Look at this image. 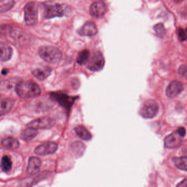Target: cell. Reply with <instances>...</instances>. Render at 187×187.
I'll use <instances>...</instances> for the list:
<instances>
[{"mask_svg":"<svg viewBox=\"0 0 187 187\" xmlns=\"http://www.w3.org/2000/svg\"><path fill=\"white\" fill-rule=\"evenodd\" d=\"M41 161L38 157L32 156L29 158L27 166L28 174L30 175H35L40 171L41 166Z\"/></svg>","mask_w":187,"mask_h":187,"instance_id":"14","label":"cell"},{"mask_svg":"<svg viewBox=\"0 0 187 187\" xmlns=\"http://www.w3.org/2000/svg\"><path fill=\"white\" fill-rule=\"evenodd\" d=\"M177 37L179 40L180 41H185L187 39V34L185 31L182 29V28H178L177 30Z\"/></svg>","mask_w":187,"mask_h":187,"instance_id":"27","label":"cell"},{"mask_svg":"<svg viewBox=\"0 0 187 187\" xmlns=\"http://www.w3.org/2000/svg\"><path fill=\"white\" fill-rule=\"evenodd\" d=\"M14 5V1H11L6 3H5L3 5H1V12L3 13V12H6L8 11L10 9L12 8Z\"/></svg>","mask_w":187,"mask_h":187,"instance_id":"26","label":"cell"},{"mask_svg":"<svg viewBox=\"0 0 187 187\" xmlns=\"http://www.w3.org/2000/svg\"><path fill=\"white\" fill-rule=\"evenodd\" d=\"M99 1H105V0H99Z\"/></svg>","mask_w":187,"mask_h":187,"instance_id":"32","label":"cell"},{"mask_svg":"<svg viewBox=\"0 0 187 187\" xmlns=\"http://www.w3.org/2000/svg\"><path fill=\"white\" fill-rule=\"evenodd\" d=\"M1 61L7 62L12 56L13 51L10 46L3 42L1 43Z\"/></svg>","mask_w":187,"mask_h":187,"instance_id":"16","label":"cell"},{"mask_svg":"<svg viewBox=\"0 0 187 187\" xmlns=\"http://www.w3.org/2000/svg\"><path fill=\"white\" fill-rule=\"evenodd\" d=\"M74 131L77 136L83 140L90 141L92 139V134L84 126H77L75 128Z\"/></svg>","mask_w":187,"mask_h":187,"instance_id":"20","label":"cell"},{"mask_svg":"<svg viewBox=\"0 0 187 187\" xmlns=\"http://www.w3.org/2000/svg\"><path fill=\"white\" fill-rule=\"evenodd\" d=\"M38 135V130L33 128L27 127V128L23 130L20 134V138L25 142L31 141Z\"/></svg>","mask_w":187,"mask_h":187,"instance_id":"18","label":"cell"},{"mask_svg":"<svg viewBox=\"0 0 187 187\" xmlns=\"http://www.w3.org/2000/svg\"><path fill=\"white\" fill-rule=\"evenodd\" d=\"M51 98L57 102L60 106L64 108L69 112L73 106L75 101L78 99V97L70 96L62 92H52L50 95Z\"/></svg>","mask_w":187,"mask_h":187,"instance_id":"4","label":"cell"},{"mask_svg":"<svg viewBox=\"0 0 187 187\" xmlns=\"http://www.w3.org/2000/svg\"><path fill=\"white\" fill-rule=\"evenodd\" d=\"M105 65V60L102 53L99 51L93 54L89 59L87 68L92 71H99L103 69Z\"/></svg>","mask_w":187,"mask_h":187,"instance_id":"8","label":"cell"},{"mask_svg":"<svg viewBox=\"0 0 187 187\" xmlns=\"http://www.w3.org/2000/svg\"><path fill=\"white\" fill-rule=\"evenodd\" d=\"M71 149L75 155L77 156H81L85 151L86 147L81 142H75L71 145Z\"/></svg>","mask_w":187,"mask_h":187,"instance_id":"23","label":"cell"},{"mask_svg":"<svg viewBox=\"0 0 187 187\" xmlns=\"http://www.w3.org/2000/svg\"><path fill=\"white\" fill-rule=\"evenodd\" d=\"M1 144L3 147L9 150L17 149L20 146V143L18 139L12 137H8L3 139Z\"/></svg>","mask_w":187,"mask_h":187,"instance_id":"17","label":"cell"},{"mask_svg":"<svg viewBox=\"0 0 187 187\" xmlns=\"http://www.w3.org/2000/svg\"><path fill=\"white\" fill-rule=\"evenodd\" d=\"M77 33L82 36H93L98 33V30L94 23L87 22L77 30Z\"/></svg>","mask_w":187,"mask_h":187,"instance_id":"13","label":"cell"},{"mask_svg":"<svg viewBox=\"0 0 187 187\" xmlns=\"http://www.w3.org/2000/svg\"><path fill=\"white\" fill-rule=\"evenodd\" d=\"M158 105L154 100L150 99L143 103L139 110V114L145 119L153 118L158 112Z\"/></svg>","mask_w":187,"mask_h":187,"instance_id":"6","label":"cell"},{"mask_svg":"<svg viewBox=\"0 0 187 187\" xmlns=\"http://www.w3.org/2000/svg\"><path fill=\"white\" fill-rule=\"evenodd\" d=\"M90 53L87 49H84L83 51H81L78 54L76 61L78 64L80 65H84L86 64L87 62H88L90 59Z\"/></svg>","mask_w":187,"mask_h":187,"instance_id":"24","label":"cell"},{"mask_svg":"<svg viewBox=\"0 0 187 187\" xmlns=\"http://www.w3.org/2000/svg\"><path fill=\"white\" fill-rule=\"evenodd\" d=\"M177 186V187H187V179H184V180H183L182 182L179 183Z\"/></svg>","mask_w":187,"mask_h":187,"instance_id":"30","label":"cell"},{"mask_svg":"<svg viewBox=\"0 0 187 187\" xmlns=\"http://www.w3.org/2000/svg\"><path fill=\"white\" fill-rule=\"evenodd\" d=\"M177 132H178V133L180 134V136L182 137H184L186 134V130L185 129V128L183 127L178 128V129L177 130Z\"/></svg>","mask_w":187,"mask_h":187,"instance_id":"29","label":"cell"},{"mask_svg":"<svg viewBox=\"0 0 187 187\" xmlns=\"http://www.w3.org/2000/svg\"><path fill=\"white\" fill-rule=\"evenodd\" d=\"M178 74L181 76L187 79V66L185 65H182L180 66L178 69Z\"/></svg>","mask_w":187,"mask_h":187,"instance_id":"28","label":"cell"},{"mask_svg":"<svg viewBox=\"0 0 187 187\" xmlns=\"http://www.w3.org/2000/svg\"><path fill=\"white\" fill-rule=\"evenodd\" d=\"M15 91L19 97L24 99L38 97L41 93L39 85L31 81L18 82L15 87Z\"/></svg>","mask_w":187,"mask_h":187,"instance_id":"1","label":"cell"},{"mask_svg":"<svg viewBox=\"0 0 187 187\" xmlns=\"http://www.w3.org/2000/svg\"><path fill=\"white\" fill-rule=\"evenodd\" d=\"M57 149V143L53 142H49L38 146L34 150V153L37 155L45 156L55 153Z\"/></svg>","mask_w":187,"mask_h":187,"instance_id":"9","label":"cell"},{"mask_svg":"<svg viewBox=\"0 0 187 187\" xmlns=\"http://www.w3.org/2000/svg\"><path fill=\"white\" fill-rule=\"evenodd\" d=\"M8 72V70L7 69H3V70H2V74L3 75H6Z\"/></svg>","mask_w":187,"mask_h":187,"instance_id":"31","label":"cell"},{"mask_svg":"<svg viewBox=\"0 0 187 187\" xmlns=\"http://www.w3.org/2000/svg\"><path fill=\"white\" fill-rule=\"evenodd\" d=\"M1 168L3 172L8 173L12 168V162L10 157L7 155L3 156L1 158Z\"/></svg>","mask_w":187,"mask_h":187,"instance_id":"21","label":"cell"},{"mask_svg":"<svg viewBox=\"0 0 187 187\" xmlns=\"http://www.w3.org/2000/svg\"><path fill=\"white\" fill-rule=\"evenodd\" d=\"M174 164L179 169L187 171V157H175L173 158Z\"/></svg>","mask_w":187,"mask_h":187,"instance_id":"22","label":"cell"},{"mask_svg":"<svg viewBox=\"0 0 187 187\" xmlns=\"http://www.w3.org/2000/svg\"><path fill=\"white\" fill-rule=\"evenodd\" d=\"M15 103V101L11 98H6L1 101V116L6 114L11 110Z\"/></svg>","mask_w":187,"mask_h":187,"instance_id":"19","label":"cell"},{"mask_svg":"<svg viewBox=\"0 0 187 187\" xmlns=\"http://www.w3.org/2000/svg\"><path fill=\"white\" fill-rule=\"evenodd\" d=\"M186 30H187V29H186Z\"/></svg>","mask_w":187,"mask_h":187,"instance_id":"33","label":"cell"},{"mask_svg":"<svg viewBox=\"0 0 187 187\" xmlns=\"http://www.w3.org/2000/svg\"><path fill=\"white\" fill-rule=\"evenodd\" d=\"M55 121L49 117H44L35 119L27 123V127L33 128L35 130H44L52 127L55 125Z\"/></svg>","mask_w":187,"mask_h":187,"instance_id":"7","label":"cell"},{"mask_svg":"<svg viewBox=\"0 0 187 187\" xmlns=\"http://www.w3.org/2000/svg\"><path fill=\"white\" fill-rule=\"evenodd\" d=\"M184 90V86L181 82L174 80L167 86L166 94L169 98H174L179 95Z\"/></svg>","mask_w":187,"mask_h":187,"instance_id":"10","label":"cell"},{"mask_svg":"<svg viewBox=\"0 0 187 187\" xmlns=\"http://www.w3.org/2000/svg\"><path fill=\"white\" fill-rule=\"evenodd\" d=\"M71 13V9L68 5L55 4L47 7L44 12L45 19H51L55 17L68 16Z\"/></svg>","mask_w":187,"mask_h":187,"instance_id":"3","label":"cell"},{"mask_svg":"<svg viewBox=\"0 0 187 187\" xmlns=\"http://www.w3.org/2000/svg\"><path fill=\"white\" fill-rule=\"evenodd\" d=\"M24 20L28 26H33L38 23V7L35 2H30L24 8Z\"/></svg>","mask_w":187,"mask_h":187,"instance_id":"5","label":"cell"},{"mask_svg":"<svg viewBox=\"0 0 187 187\" xmlns=\"http://www.w3.org/2000/svg\"><path fill=\"white\" fill-rule=\"evenodd\" d=\"M39 55L44 61L50 63L55 64L60 61L62 53L59 49L51 46H43L39 49Z\"/></svg>","mask_w":187,"mask_h":187,"instance_id":"2","label":"cell"},{"mask_svg":"<svg viewBox=\"0 0 187 187\" xmlns=\"http://www.w3.org/2000/svg\"><path fill=\"white\" fill-rule=\"evenodd\" d=\"M182 137L180 136V134L178 132H174L171 134L165 137L164 139V146L167 148H176L180 146L182 141Z\"/></svg>","mask_w":187,"mask_h":187,"instance_id":"11","label":"cell"},{"mask_svg":"<svg viewBox=\"0 0 187 187\" xmlns=\"http://www.w3.org/2000/svg\"><path fill=\"white\" fill-rule=\"evenodd\" d=\"M107 7L106 4L101 2H95L91 5L90 13L95 18H101L107 12Z\"/></svg>","mask_w":187,"mask_h":187,"instance_id":"12","label":"cell"},{"mask_svg":"<svg viewBox=\"0 0 187 187\" xmlns=\"http://www.w3.org/2000/svg\"><path fill=\"white\" fill-rule=\"evenodd\" d=\"M52 71V69L49 66H44L39 68L32 71V74L36 79L39 81H44L47 77L50 76Z\"/></svg>","mask_w":187,"mask_h":187,"instance_id":"15","label":"cell"},{"mask_svg":"<svg viewBox=\"0 0 187 187\" xmlns=\"http://www.w3.org/2000/svg\"><path fill=\"white\" fill-rule=\"evenodd\" d=\"M153 29L156 35L161 38L164 37L166 34V30L164 24L161 23H159L155 25L153 27Z\"/></svg>","mask_w":187,"mask_h":187,"instance_id":"25","label":"cell"}]
</instances>
